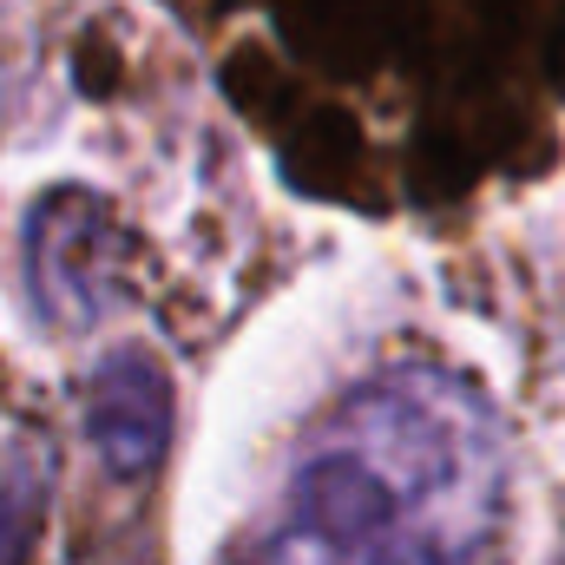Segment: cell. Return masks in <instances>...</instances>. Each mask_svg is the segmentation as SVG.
<instances>
[{
	"label": "cell",
	"instance_id": "1",
	"mask_svg": "<svg viewBox=\"0 0 565 565\" xmlns=\"http://www.w3.org/2000/svg\"><path fill=\"white\" fill-rule=\"evenodd\" d=\"M500 507L493 402L440 362H402L329 408L250 565H473Z\"/></svg>",
	"mask_w": 565,
	"mask_h": 565
},
{
	"label": "cell",
	"instance_id": "2",
	"mask_svg": "<svg viewBox=\"0 0 565 565\" xmlns=\"http://www.w3.org/2000/svg\"><path fill=\"white\" fill-rule=\"evenodd\" d=\"M26 282L53 322H99L132 282V237L99 191H46L26 217Z\"/></svg>",
	"mask_w": 565,
	"mask_h": 565
},
{
	"label": "cell",
	"instance_id": "3",
	"mask_svg": "<svg viewBox=\"0 0 565 565\" xmlns=\"http://www.w3.org/2000/svg\"><path fill=\"white\" fill-rule=\"evenodd\" d=\"M86 434H93L99 460L119 480H139L164 460V447H171V382L145 349H119L93 369Z\"/></svg>",
	"mask_w": 565,
	"mask_h": 565
},
{
	"label": "cell",
	"instance_id": "4",
	"mask_svg": "<svg viewBox=\"0 0 565 565\" xmlns=\"http://www.w3.org/2000/svg\"><path fill=\"white\" fill-rule=\"evenodd\" d=\"M40 473H13L0 487V565H26V546H33V526H40Z\"/></svg>",
	"mask_w": 565,
	"mask_h": 565
}]
</instances>
